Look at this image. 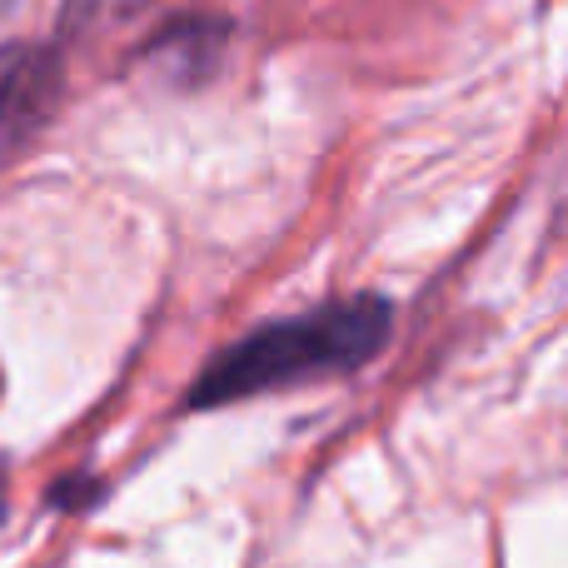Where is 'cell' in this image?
<instances>
[{
  "instance_id": "obj_3",
  "label": "cell",
  "mask_w": 568,
  "mask_h": 568,
  "mask_svg": "<svg viewBox=\"0 0 568 568\" xmlns=\"http://www.w3.org/2000/svg\"><path fill=\"white\" fill-rule=\"evenodd\" d=\"M135 6H145V0H75L70 20H105V16H125Z\"/></svg>"
},
{
  "instance_id": "obj_1",
  "label": "cell",
  "mask_w": 568,
  "mask_h": 568,
  "mask_svg": "<svg viewBox=\"0 0 568 568\" xmlns=\"http://www.w3.org/2000/svg\"><path fill=\"white\" fill-rule=\"evenodd\" d=\"M389 320H394L389 300L354 294V300L320 304L314 314H300V320L265 324V329L245 334L240 344H230L225 354H215L205 364V374L190 389V404L215 409V404H235L250 399V394L284 389V384L349 374L379 354Z\"/></svg>"
},
{
  "instance_id": "obj_2",
  "label": "cell",
  "mask_w": 568,
  "mask_h": 568,
  "mask_svg": "<svg viewBox=\"0 0 568 568\" xmlns=\"http://www.w3.org/2000/svg\"><path fill=\"white\" fill-rule=\"evenodd\" d=\"M45 90L50 65L36 50H0V150L36 125Z\"/></svg>"
}]
</instances>
